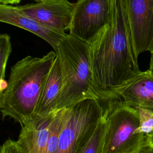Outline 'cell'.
I'll return each mask as SVG.
<instances>
[{
    "mask_svg": "<svg viewBox=\"0 0 153 153\" xmlns=\"http://www.w3.org/2000/svg\"><path fill=\"white\" fill-rule=\"evenodd\" d=\"M109 25L90 45L93 86L102 102L117 100L118 93L140 70L133 44L126 0H111Z\"/></svg>",
    "mask_w": 153,
    "mask_h": 153,
    "instance_id": "obj_1",
    "label": "cell"
},
{
    "mask_svg": "<svg viewBox=\"0 0 153 153\" xmlns=\"http://www.w3.org/2000/svg\"><path fill=\"white\" fill-rule=\"evenodd\" d=\"M56 55L51 51L41 57L27 56L11 67L7 85L0 93L2 118H11L22 126L33 119Z\"/></svg>",
    "mask_w": 153,
    "mask_h": 153,
    "instance_id": "obj_2",
    "label": "cell"
},
{
    "mask_svg": "<svg viewBox=\"0 0 153 153\" xmlns=\"http://www.w3.org/2000/svg\"><path fill=\"white\" fill-rule=\"evenodd\" d=\"M59 56L62 84L57 110L87 99H98L93 86L90 45L67 34L55 51Z\"/></svg>",
    "mask_w": 153,
    "mask_h": 153,
    "instance_id": "obj_3",
    "label": "cell"
},
{
    "mask_svg": "<svg viewBox=\"0 0 153 153\" xmlns=\"http://www.w3.org/2000/svg\"><path fill=\"white\" fill-rule=\"evenodd\" d=\"M104 114L103 153H134L143 146L145 135L138 131L140 120L136 108L117 99L107 103Z\"/></svg>",
    "mask_w": 153,
    "mask_h": 153,
    "instance_id": "obj_4",
    "label": "cell"
},
{
    "mask_svg": "<svg viewBox=\"0 0 153 153\" xmlns=\"http://www.w3.org/2000/svg\"><path fill=\"white\" fill-rule=\"evenodd\" d=\"M105 110L97 99H87L69 108L57 153H79L93 133Z\"/></svg>",
    "mask_w": 153,
    "mask_h": 153,
    "instance_id": "obj_5",
    "label": "cell"
},
{
    "mask_svg": "<svg viewBox=\"0 0 153 153\" xmlns=\"http://www.w3.org/2000/svg\"><path fill=\"white\" fill-rule=\"evenodd\" d=\"M111 11V0H77L69 35L91 45L109 25Z\"/></svg>",
    "mask_w": 153,
    "mask_h": 153,
    "instance_id": "obj_6",
    "label": "cell"
},
{
    "mask_svg": "<svg viewBox=\"0 0 153 153\" xmlns=\"http://www.w3.org/2000/svg\"><path fill=\"white\" fill-rule=\"evenodd\" d=\"M133 48L137 59L153 51V0H126Z\"/></svg>",
    "mask_w": 153,
    "mask_h": 153,
    "instance_id": "obj_7",
    "label": "cell"
},
{
    "mask_svg": "<svg viewBox=\"0 0 153 153\" xmlns=\"http://www.w3.org/2000/svg\"><path fill=\"white\" fill-rule=\"evenodd\" d=\"M74 3L68 0L48 1L17 6L25 15L47 28L60 33L69 29Z\"/></svg>",
    "mask_w": 153,
    "mask_h": 153,
    "instance_id": "obj_8",
    "label": "cell"
},
{
    "mask_svg": "<svg viewBox=\"0 0 153 153\" xmlns=\"http://www.w3.org/2000/svg\"><path fill=\"white\" fill-rule=\"evenodd\" d=\"M0 22L29 31L48 42L54 51L57 49L62 39L67 35L51 30L33 19L22 13L17 6L0 4Z\"/></svg>",
    "mask_w": 153,
    "mask_h": 153,
    "instance_id": "obj_9",
    "label": "cell"
},
{
    "mask_svg": "<svg viewBox=\"0 0 153 153\" xmlns=\"http://www.w3.org/2000/svg\"><path fill=\"white\" fill-rule=\"evenodd\" d=\"M118 99L135 108L153 111V74L148 69L142 71L123 88Z\"/></svg>",
    "mask_w": 153,
    "mask_h": 153,
    "instance_id": "obj_10",
    "label": "cell"
},
{
    "mask_svg": "<svg viewBox=\"0 0 153 153\" xmlns=\"http://www.w3.org/2000/svg\"><path fill=\"white\" fill-rule=\"evenodd\" d=\"M54 113L22 126L17 142L25 153H45Z\"/></svg>",
    "mask_w": 153,
    "mask_h": 153,
    "instance_id": "obj_11",
    "label": "cell"
},
{
    "mask_svg": "<svg viewBox=\"0 0 153 153\" xmlns=\"http://www.w3.org/2000/svg\"><path fill=\"white\" fill-rule=\"evenodd\" d=\"M62 84L61 65L59 57L57 54L42 90L34 118L44 117L57 110Z\"/></svg>",
    "mask_w": 153,
    "mask_h": 153,
    "instance_id": "obj_12",
    "label": "cell"
},
{
    "mask_svg": "<svg viewBox=\"0 0 153 153\" xmlns=\"http://www.w3.org/2000/svg\"><path fill=\"white\" fill-rule=\"evenodd\" d=\"M68 110L69 108H66L57 109L54 112L45 153H57L60 132L66 120Z\"/></svg>",
    "mask_w": 153,
    "mask_h": 153,
    "instance_id": "obj_13",
    "label": "cell"
},
{
    "mask_svg": "<svg viewBox=\"0 0 153 153\" xmlns=\"http://www.w3.org/2000/svg\"><path fill=\"white\" fill-rule=\"evenodd\" d=\"M105 130L106 120L103 113L93 133L79 153H103Z\"/></svg>",
    "mask_w": 153,
    "mask_h": 153,
    "instance_id": "obj_14",
    "label": "cell"
},
{
    "mask_svg": "<svg viewBox=\"0 0 153 153\" xmlns=\"http://www.w3.org/2000/svg\"><path fill=\"white\" fill-rule=\"evenodd\" d=\"M12 48L10 36L7 33L0 35V90L2 92L7 85L4 79L7 62L11 53Z\"/></svg>",
    "mask_w": 153,
    "mask_h": 153,
    "instance_id": "obj_15",
    "label": "cell"
},
{
    "mask_svg": "<svg viewBox=\"0 0 153 153\" xmlns=\"http://www.w3.org/2000/svg\"><path fill=\"white\" fill-rule=\"evenodd\" d=\"M139 115L140 124L138 131L145 136L153 133V111L142 108H136Z\"/></svg>",
    "mask_w": 153,
    "mask_h": 153,
    "instance_id": "obj_16",
    "label": "cell"
},
{
    "mask_svg": "<svg viewBox=\"0 0 153 153\" xmlns=\"http://www.w3.org/2000/svg\"><path fill=\"white\" fill-rule=\"evenodd\" d=\"M0 153H25L17 140L7 139L1 147Z\"/></svg>",
    "mask_w": 153,
    "mask_h": 153,
    "instance_id": "obj_17",
    "label": "cell"
},
{
    "mask_svg": "<svg viewBox=\"0 0 153 153\" xmlns=\"http://www.w3.org/2000/svg\"><path fill=\"white\" fill-rule=\"evenodd\" d=\"M143 146L149 147L153 149V133L150 135L145 136Z\"/></svg>",
    "mask_w": 153,
    "mask_h": 153,
    "instance_id": "obj_18",
    "label": "cell"
},
{
    "mask_svg": "<svg viewBox=\"0 0 153 153\" xmlns=\"http://www.w3.org/2000/svg\"><path fill=\"white\" fill-rule=\"evenodd\" d=\"M22 0H0V4L5 5H12L20 2Z\"/></svg>",
    "mask_w": 153,
    "mask_h": 153,
    "instance_id": "obj_19",
    "label": "cell"
},
{
    "mask_svg": "<svg viewBox=\"0 0 153 153\" xmlns=\"http://www.w3.org/2000/svg\"><path fill=\"white\" fill-rule=\"evenodd\" d=\"M139 153H153V149L151 148L143 146L140 149Z\"/></svg>",
    "mask_w": 153,
    "mask_h": 153,
    "instance_id": "obj_20",
    "label": "cell"
},
{
    "mask_svg": "<svg viewBox=\"0 0 153 153\" xmlns=\"http://www.w3.org/2000/svg\"><path fill=\"white\" fill-rule=\"evenodd\" d=\"M149 70L153 74V51L151 52V57H150V62H149Z\"/></svg>",
    "mask_w": 153,
    "mask_h": 153,
    "instance_id": "obj_21",
    "label": "cell"
},
{
    "mask_svg": "<svg viewBox=\"0 0 153 153\" xmlns=\"http://www.w3.org/2000/svg\"><path fill=\"white\" fill-rule=\"evenodd\" d=\"M36 2H44V1H59V0H33Z\"/></svg>",
    "mask_w": 153,
    "mask_h": 153,
    "instance_id": "obj_22",
    "label": "cell"
},
{
    "mask_svg": "<svg viewBox=\"0 0 153 153\" xmlns=\"http://www.w3.org/2000/svg\"><path fill=\"white\" fill-rule=\"evenodd\" d=\"M139 151H137V152H134V153H139Z\"/></svg>",
    "mask_w": 153,
    "mask_h": 153,
    "instance_id": "obj_23",
    "label": "cell"
}]
</instances>
